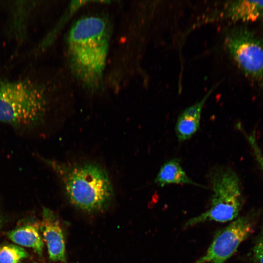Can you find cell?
I'll return each mask as SVG.
<instances>
[{"mask_svg": "<svg viewBox=\"0 0 263 263\" xmlns=\"http://www.w3.org/2000/svg\"><path fill=\"white\" fill-rule=\"evenodd\" d=\"M39 157L56 174L75 207L91 213L104 211L111 205L113 187L101 165L90 161L68 162Z\"/></svg>", "mask_w": 263, "mask_h": 263, "instance_id": "1", "label": "cell"}, {"mask_svg": "<svg viewBox=\"0 0 263 263\" xmlns=\"http://www.w3.org/2000/svg\"><path fill=\"white\" fill-rule=\"evenodd\" d=\"M109 27L98 16L83 17L73 25L67 39L70 67L78 80L89 88L100 83L109 46Z\"/></svg>", "mask_w": 263, "mask_h": 263, "instance_id": "2", "label": "cell"}, {"mask_svg": "<svg viewBox=\"0 0 263 263\" xmlns=\"http://www.w3.org/2000/svg\"><path fill=\"white\" fill-rule=\"evenodd\" d=\"M49 101L46 90L31 79H0V122L21 131L45 122Z\"/></svg>", "mask_w": 263, "mask_h": 263, "instance_id": "3", "label": "cell"}, {"mask_svg": "<svg viewBox=\"0 0 263 263\" xmlns=\"http://www.w3.org/2000/svg\"><path fill=\"white\" fill-rule=\"evenodd\" d=\"M208 179L212 190L209 208L189 219L186 228L209 221L225 223L236 219L243 200L239 178L229 168L217 166L209 172Z\"/></svg>", "mask_w": 263, "mask_h": 263, "instance_id": "4", "label": "cell"}, {"mask_svg": "<svg viewBox=\"0 0 263 263\" xmlns=\"http://www.w3.org/2000/svg\"><path fill=\"white\" fill-rule=\"evenodd\" d=\"M225 44L247 76L257 81L263 80V38L245 27L238 26L227 32Z\"/></svg>", "mask_w": 263, "mask_h": 263, "instance_id": "5", "label": "cell"}, {"mask_svg": "<svg viewBox=\"0 0 263 263\" xmlns=\"http://www.w3.org/2000/svg\"><path fill=\"white\" fill-rule=\"evenodd\" d=\"M256 220L252 213L232 221L215 233L206 253L193 263H225L253 232Z\"/></svg>", "mask_w": 263, "mask_h": 263, "instance_id": "6", "label": "cell"}, {"mask_svg": "<svg viewBox=\"0 0 263 263\" xmlns=\"http://www.w3.org/2000/svg\"><path fill=\"white\" fill-rule=\"evenodd\" d=\"M39 229L46 243L48 255L52 261L66 263L65 241L62 226L53 212L43 208Z\"/></svg>", "mask_w": 263, "mask_h": 263, "instance_id": "7", "label": "cell"}, {"mask_svg": "<svg viewBox=\"0 0 263 263\" xmlns=\"http://www.w3.org/2000/svg\"><path fill=\"white\" fill-rule=\"evenodd\" d=\"M212 89L199 101L187 108L179 115L175 124V133L179 142L190 138L199 130L204 105Z\"/></svg>", "mask_w": 263, "mask_h": 263, "instance_id": "8", "label": "cell"}, {"mask_svg": "<svg viewBox=\"0 0 263 263\" xmlns=\"http://www.w3.org/2000/svg\"><path fill=\"white\" fill-rule=\"evenodd\" d=\"M225 16L233 21L250 22L263 19V0L229 1Z\"/></svg>", "mask_w": 263, "mask_h": 263, "instance_id": "9", "label": "cell"}, {"mask_svg": "<svg viewBox=\"0 0 263 263\" xmlns=\"http://www.w3.org/2000/svg\"><path fill=\"white\" fill-rule=\"evenodd\" d=\"M154 181L161 187L169 184H187L205 188L188 175L177 158H172L165 162L160 167Z\"/></svg>", "mask_w": 263, "mask_h": 263, "instance_id": "10", "label": "cell"}, {"mask_svg": "<svg viewBox=\"0 0 263 263\" xmlns=\"http://www.w3.org/2000/svg\"><path fill=\"white\" fill-rule=\"evenodd\" d=\"M39 229L37 224H27L12 230L8 236L17 244L30 248L41 256L44 244Z\"/></svg>", "mask_w": 263, "mask_h": 263, "instance_id": "11", "label": "cell"}, {"mask_svg": "<svg viewBox=\"0 0 263 263\" xmlns=\"http://www.w3.org/2000/svg\"><path fill=\"white\" fill-rule=\"evenodd\" d=\"M12 4L10 5V25L11 33L17 39H22L26 32V30L31 17L33 7L31 3Z\"/></svg>", "mask_w": 263, "mask_h": 263, "instance_id": "12", "label": "cell"}, {"mask_svg": "<svg viewBox=\"0 0 263 263\" xmlns=\"http://www.w3.org/2000/svg\"><path fill=\"white\" fill-rule=\"evenodd\" d=\"M28 257V253L20 246L8 244L0 245V263H19Z\"/></svg>", "mask_w": 263, "mask_h": 263, "instance_id": "13", "label": "cell"}, {"mask_svg": "<svg viewBox=\"0 0 263 263\" xmlns=\"http://www.w3.org/2000/svg\"><path fill=\"white\" fill-rule=\"evenodd\" d=\"M251 259L252 263H263V229L254 243Z\"/></svg>", "mask_w": 263, "mask_h": 263, "instance_id": "14", "label": "cell"}, {"mask_svg": "<svg viewBox=\"0 0 263 263\" xmlns=\"http://www.w3.org/2000/svg\"><path fill=\"white\" fill-rule=\"evenodd\" d=\"M249 143L253 150L256 160L257 161L261 169L263 171V155L261 152L259 146L258 145L256 139H251L249 141Z\"/></svg>", "mask_w": 263, "mask_h": 263, "instance_id": "15", "label": "cell"}, {"mask_svg": "<svg viewBox=\"0 0 263 263\" xmlns=\"http://www.w3.org/2000/svg\"><path fill=\"white\" fill-rule=\"evenodd\" d=\"M0 222H1V221H0Z\"/></svg>", "mask_w": 263, "mask_h": 263, "instance_id": "16", "label": "cell"}]
</instances>
